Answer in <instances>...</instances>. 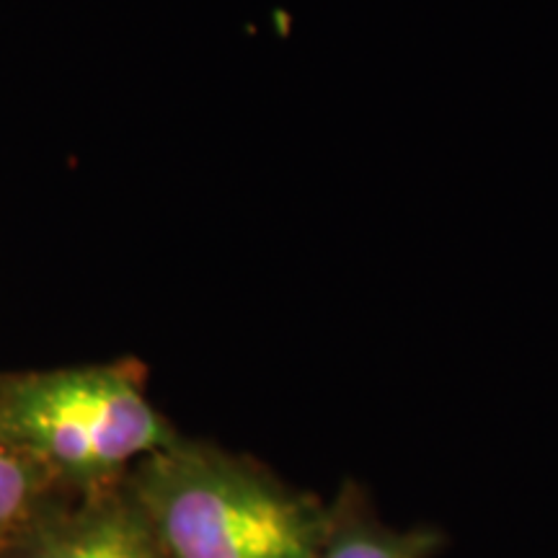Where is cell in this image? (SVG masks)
Segmentation results:
<instances>
[{
    "mask_svg": "<svg viewBox=\"0 0 558 558\" xmlns=\"http://www.w3.org/2000/svg\"><path fill=\"white\" fill-rule=\"evenodd\" d=\"M130 499L166 558H318L331 530L267 473L177 439L143 458Z\"/></svg>",
    "mask_w": 558,
    "mask_h": 558,
    "instance_id": "cell-1",
    "label": "cell"
},
{
    "mask_svg": "<svg viewBox=\"0 0 558 558\" xmlns=\"http://www.w3.org/2000/svg\"><path fill=\"white\" fill-rule=\"evenodd\" d=\"M0 435L47 476L99 484L173 442L124 367L21 375L0 386Z\"/></svg>",
    "mask_w": 558,
    "mask_h": 558,
    "instance_id": "cell-2",
    "label": "cell"
},
{
    "mask_svg": "<svg viewBox=\"0 0 558 558\" xmlns=\"http://www.w3.org/2000/svg\"><path fill=\"white\" fill-rule=\"evenodd\" d=\"M3 558H166L130 497H101L52 512Z\"/></svg>",
    "mask_w": 558,
    "mask_h": 558,
    "instance_id": "cell-3",
    "label": "cell"
},
{
    "mask_svg": "<svg viewBox=\"0 0 558 558\" xmlns=\"http://www.w3.org/2000/svg\"><path fill=\"white\" fill-rule=\"evenodd\" d=\"M52 484L54 478L0 435V558L54 512Z\"/></svg>",
    "mask_w": 558,
    "mask_h": 558,
    "instance_id": "cell-4",
    "label": "cell"
},
{
    "mask_svg": "<svg viewBox=\"0 0 558 558\" xmlns=\"http://www.w3.org/2000/svg\"><path fill=\"white\" fill-rule=\"evenodd\" d=\"M432 548V533H393L367 522H349L329 530L318 558H427Z\"/></svg>",
    "mask_w": 558,
    "mask_h": 558,
    "instance_id": "cell-5",
    "label": "cell"
}]
</instances>
